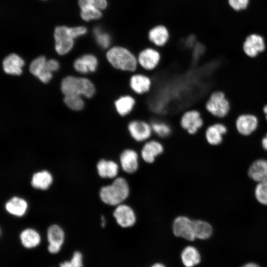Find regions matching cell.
<instances>
[{"label":"cell","mask_w":267,"mask_h":267,"mask_svg":"<svg viewBox=\"0 0 267 267\" xmlns=\"http://www.w3.org/2000/svg\"><path fill=\"white\" fill-rule=\"evenodd\" d=\"M106 56L111 66L118 71L131 74L139 69L136 56L125 47H112L107 51Z\"/></svg>","instance_id":"1"},{"label":"cell","mask_w":267,"mask_h":267,"mask_svg":"<svg viewBox=\"0 0 267 267\" xmlns=\"http://www.w3.org/2000/svg\"><path fill=\"white\" fill-rule=\"evenodd\" d=\"M130 194V187L125 178L117 177L111 184L103 186L99 191V197L106 204L116 206L123 203Z\"/></svg>","instance_id":"2"},{"label":"cell","mask_w":267,"mask_h":267,"mask_svg":"<svg viewBox=\"0 0 267 267\" xmlns=\"http://www.w3.org/2000/svg\"><path fill=\"white\" fill-rule=\"evenodd\" d=\"M61 88L65 95H83L92 97L95 93L93 84L88 79L68 76L62 81Z\"/></svg>","instance_id":"3"},{"label":"cell","mask_w":267,"mask_h":267,"mask_svg":"<svg viewBox=\"0 0 267 267\" xmlns=\"http://www.w3.org/2000/svg\"><path fill=\"white\" fill-rule=\"evenodd\" d=\"M204 107L207 112L218 119L224 118L230 110L228 99L224 93L220 90L214 91L210 94Z\"/></svg>","instance_id":"4"},{"label":"cell","mask_w":267,"mask_h":267,"mask_svg":"<svg viewBox=\"0 0 267 267\" xmlns=\"http://www.w3.org/2000/svg\"><path fill=\"white\" fill-rule=\"evenodd\" d=\"M179 126L188 134L194 135L204 126V120L201 112L190 108L182 112L178 119Z\"/></svg>","instance_id":"5"},{"label":"cell","mask_w":267,"mask_h":267,"mask_svg":"<svg viewBox=\"0 0 267 267\" xmlns=\"http://www.w3.org/2000/svg\"><path fill=\"white\" fill-rule=\"evenodd\" d=\"M126 126L131 137L137 142L146 141L153 134L149 121L142 118L130 119Z\"/></svg>","instance_id":"6"},{"label":"cell","mask_w":267,"mask_h":267,"mask_svg":"<svg viewBox=\"0 0 267 267\" xmlns=\"http://www.w3.org/2000/svg\"><path fill=\"white\" fill-rule=\"evenodd\" d=\"M153 82L146 72L136 71L130 74L128 86L130 91L137 96L145 95L153 88Z\"/></svg>","instance_id":"7"},{"label":"cell","mask_w":267,"mask_h":267,"mask_svg":"<svg viewBox=\"0 0 267 267\" xmlns=\"http://www.w3.org/2000/svg\"><path fill=\"white\" fill-rule=\"evenodd\" d=\"M136 57L139 68L146 73L154 71L161 64V54L153 48L147 47L142 49Z\"/></svg>","instance_id":"8"},{"label":"cell","mask_w":267,"mask_h":267,"mask_svg":"<svg viewBox=\"0 0 267 267\" xmlns=\"http://www.w3.org/2000/svg\"><path fill=\"white\" fill-rule=\"evenodd\" d=\"M172 230L174 235L188 241H193L196 238L194 234L193 220L187 217L180 216L174 221Z\"/></svg>","instance_id":"9"},{"label":"cell","mask_w":267,"mask_h":267,"mask_svg":"<svg viewBox=\"0 0 267 267\" xmlns=\"http://www.w3.org/2000/svg\"><path fill=\"white\" fill-rule=\"evenodd\" d=\"M137 99L131 92L124 93L114 101V105L117 114L121 118H127L134 111Z\"/></svg>","instance_id":"10"},{"label":"cell","mask_w":267,"mask_h":267,"mask_svg":"<svg viewBox=\"0 0 267 267\" xmlns=\"http://www.w3.org/2000/svg\"><path fill=\"white\" fill-rule=\"evenodd\" d=\"M54 38L56 52L60 55H64L69 52L74 45V39L69 34L68 27L59 26L55 28Z\"/></svg>","instance_id":"11"},{"label":"cell","mask_w":267,"mask_h":267,"mask_svg":"<svg viewBox=\"0 0 267 267\" xmlns=\"http://www.w3.org/2000/svg\"><path fill=\"white\" fill-rule=\"evenodd\" d=\"M266 49L264 38L258 34H253L247 37L242 44L244 53L250 58H255Z\"/></svg>","instance_id":"12"},{"label":"cell","mask_w":267,"mask_h":267,"mask_svg":"<svg viewBox=\"0 0 267 267\" xmlns=\"http://www.w3.org/2000/svg\"><path fill=\"white\" fill-rule=\"evenodd\" d=\"M113 215L117 224L123 228L132 227L136 222V217L134 210L125 204L116 206Z\"/></svg>","instance_id":"13"},{"label":"cell","mask_w":267,"mask_h":267,"mask_svg":"<svg viewBox=\"0 0 267 267\" xmlns=\"http://www.w3.org/2000/svg\"><path fill=\"white\" fill-rule=\"evenodd\" d=\"M258 118L255 115L250 113L240 115L235 121V127L237 132L244 136L253 134L258 129Z\"/></svg>","instance_id":"14"},{"label":"cell","mask_w":267,"mask_h":267,"mask_svg":"<svg viewBox=\"0 0 267 267\" xmlns=\"http://www.w3.org/2000/svg\"><path fill=\"white\" fill-rule=\"evenodd\" d=\"M227 131V128L224 124L221 122L213 123L205 128V139L210 145H219L223 142L224 136Z\"/></svg>","instance_id":"15"},{"label":"cell","mask_w":267,"mask_h":267,"mask_svg":"<svg viewBox=\"0 0 267 267\" xmlns=\"http://www.w3.org/2000/svg\"><path fill=\"white\" fill-rule=\"evenodd\" d=\"M30 72L42 82L46 83L52 78L51 71L47 65V61L43 56H39L32 61L30 65Z\"/></svg>","instance_id":"16"},{"label":"cell","mask_w":267,"mask_h":267,"mask_svg":"<svg viewBox=\"0 0 267 267\" xmlns=\"http://www.w3.org/2000/svg\"><path fill=\"white\" fill-rule=\"evenodd\" d=\"M47 237L48 251L52 254L58 253L64 242V233L62 228L57 224L50 225L47 229Z\"/></svg>","instance_id":"17"},{"label":"cell","mask_w":267,"mask_h":267,"mask_svg":"<svg viewBox=\"0 0 267 267\" xmlns=\"http://www.w3.org/2000/svg\"><path fill=\"white\" fill-rule=\"evenodd\" d=\"M120 164L125 172L128 174L135 172L138 168V156L136 151L131 148L124 150L120 156Z\"/></svg>","instance_id":"18"},{"label":"cell","mask_w":267,"mask_h":267,"mask_svg":"<svg viewBox=\"0 0 267 267\" xmlns=\"http://www.w3.org/2000/svg\"><path fill=\"white\" fill-rule=\"evenodd\" d=\"M164 149L163 144L158 140H148L144 143L140 155L145 162L152 163L158 156L163 152Z\"/></svg>","instance_id":"19"},{"label":"cell","mask_w":267,"mask_h":267,"mask_svg":"<svg viewBox=\"0 0 267 267\" xmlns=\"http://www.w3.org/2000/svg\"><path fill=\"white\" fill-rule=\"evenodd\" d=\"M248 174L253 180L258 182L267 181V160L258 159L250 165Z\"/></svg>","instance_id":"20"},{"label":"cell","mask_w":267,"mask_h":267,"mask_svg":"<svg viewBox=\"0 0 267 267\" xmlns=\"http://www.w3.org/2000/svg\"><path fill=\"white\" fill-rule=\"evenodd\" d=\"M98 61L95 56L86 54L77 59L74 63L75 69L82 73L94 72L97 67Z\"/></svg>","instance_id":"21"},{"label":"cell","mask_w":267,"mask_h":267,"mask_svg":"<svg viewBox=\"0 0 267 267\" xmlns=\"http://www.w3.org/2000/svg\"><path fill=\"white\" fill-rule=\"evenodd\" d=\"M24 65L23 59L15 53L8 55L3 61V68L7 74L19 75Z\"/></svg>","instance_id":"22"},{"label":"cell","mask_w":267,"mask_h":267,"mask_svg":"<svg viewBox=\"0 0 267 267\" xmlns=\"http://www.w3.org/2000/svg\"><path fill=\"white\" fill-rule=\"evenodd\" d=\"M153 133L161 138H166L171 135L173 132L170 123L165 119L158 117L152 118L149 120Z\"/></svg>","instance_id":"23"},{"label":"cell","mask_w":267,"mask_h":267,"mask_svg":"<svg viewBox=\"0 0 267 267\" xmlns=\"http://www.w3.org/2000/svg\"><path fill=\"white\" fill-rule=\"evenodd\" d=\"M99 176L102 178H116L119 172V166L112 160L101 159L96 165Z\"/></svg>","instance_id":"24"},{"label":"cell","mask_w":267,"mask_h":267,"mask_svg":"<svg viewBox=\"0 0 267 267\" xmlns=\"http://www.w3.org/2000/svg\"><path fill=\"white\" fill-rule=\"evenodd\" d=\"M27 207L28 204L26 201L17 196L12 197L5 205L6 211L17 217L23 216L27 211Z\"/></svg>","instance_id":"25"},{"label":"cell","mask_w":267,"mask_h":267,"mask_svg":"<svg viewBox=\"0 0 267 267\" xmlns=\"http://www.w3.org/2000/svg\"><path fill=\"white\" fill-rule=\"evenodd\" d=\"M181 259L185 267H193L200 263L201 257L196 248L192 246H188L182 250Z\"/></svg>","instance_id":"26"},{"label":"cell","mask_w":267,"mask_h":267,"mask_svg":"<svg viewBox=\"0 0 267 267\" xmlns=\"http://www.w3.org/2000/svg\"><path fill=\"white\" fill-rule=\"evenodd\" d=\"M52 182L51 174L45 170L35 173L32 178L31 185L36 189H47Z\"/></svg>","instance_id":"27"},{"label":"cell","mask_w":267,"mask_h":267,"mask_svg":"<svg viewBox=\"0 0 267 267\" xmlns=\"http://www.w3.org/2000/svg\"><path fill=\"white\" fill-rule=\"evenodd\" d=\"M22 244L27 248H34L39 244L41 237L39 233L32 228H27L23 230L20 235Z\"/></svg>","instance_id":"28"},{"label":"cell","mask_w":267,"mask_h":267,"mask_svg":"<svg viewBox=\"0 0 267 267\" xmlns=\"http://www.w3.org/2000/svg\"><path fill=\"white\" fill-rule=\"evenodd\" d=\"M148 37L149 40L155 45L162 46L168 40L169 33L165 27L158 26L149 32Z\"/></svg>","instance_id":"29"},{"label":"cell","mask_w":267,"mask_h":267,"mask_svg":"<svg viewBox=\"0 0 267 267\" xmlns=\"http://www.w3.org/2000/svg\"><path fill=\"white\" fill-rule=\"evenodd\" d=\"M194 234L196 238L206 239L209 238L213 233V228L208 222L200 220H193Z\"/></svg>","instance_id":"30"},{"label":"cell","mask_w":267,"mask_h":267,"mask_svg":"<svg viewBox=\"0 0 267 267\" xmlns=\"http://www.w3.org/2000/svg\"><path fill=\"white\" fill-rule=\"evenodd\" d=\"M80 15L84 20L89 21L99 19L102 13L94 5H89L81 8Z\"/></svg>","instance_id":"31"},{"label":"cell","mask_w":267,"mask_h":267,"mask_svg":"<svg viewBox=\"0 0 267 267\" xmlns=\"http://www.w3.org/2000/svg\"><path fill=\"white\" fill-rule=\"evenodd\" d=\"M95 40L98 45L103 48H108L111 44V37L100 27H95L93 30Z\"/></svg>","instance_id":"32"},{"label":"cell","mask_w":267,"mask_h":267,"mask_svg":"<svg viewBox=\"0 0 267 267\" xmlns=\"http://www.w3.org/2000/svg\"><path fill=\"white\" fill-rule=\"evenodd\" d=\"M255 195L260 203L267 206V181L258 182L255 189Z\"/></svg>","instance_id":"33"},{"label":"cell","mask_w":267,"mask_h":267,"mask_svg":"<svg viewBox=\"0 0 267 267\" xmlns=\"http://www.w3.org/2000/svg\"><path fill=\"white\" fill-rule=\"evenodd\" d=\"M64 101L69 108L74 110H80L84 107V101L80 95H65Z\"/></svg>","instance_id":"34"},{"label":"cell","mask_w":267,"mask_h":267,"mask_svg":"<svg viewBox=\"0 0 267 267\" xmlns=\"http://www.w3.org/2000/svg\"><path fill=\"white\" fill-rule=\"evenodd\" d=\"M60 267H83L82 255L79 251L74 252L72 259L60 265Z\"/></svg>","instance_id":"35"},{"label":"cell","mask_w":267,"mask_h":267,"mask_svg":"<svg viewBox=\"0 0 267 267\" xmlns=\"http://www.w3.org/2000/svg\"><path fill=\"white\" fill-rule=\"evenodd\" d=\"M87 32V29L84 26L68 27L69 34L73 39L84 35Z\"/></svg>","instance_id":"36"},{"label":"cell","mask_w":267,"mask_h":267,"mask_svg":"<svg viewBox=\"0 0 267 267\" xmlns=\"http://www.w3.org/2000/svg\"><path fill=\"white\" fill-rule=\"evenodd\" d=\"M229 5L234 10L239 11L245 9L249 0H228Z\"/></svg>","instance_id":"37"},{"label":"cell","mask_w":267,"mask_h":267,"mask_svg":"<svg viewBox=\"0 0 267 267\" xmlns=\"http://www.w3.org/2000/svg\"><path fill=\"white\" fill-rule=\"evenodd\" d=\"M47 65L51 72L57 70L59 67L58 62L54 59H50L48 60Z\"/></svg>","instance_id":"38"},{"label":"cell","mask_w":267,"mask_h":267,"mask_svg":"<svg viewBox=\"0 0 267 267\" xmlns=\"http://www.w3.org/2000/svg\"><path fill=\"white\" fill-rule=\"evenodd\" d=\"M95 6L100 10L105 9L107 5L106 0H95Z\"/></svg>","instance_id":"39"},{"label":"cell","mask_w":267,"mask_h":267,"mask_svg":"<svg viewBox=\"0 0 267 267\" xmlns=\"http://www.w3.org/2000/svg\"><path fill=\"white\" fill-rule=\"evenodd\" d=\"M95 0H79L78 3L80 8L89 5H94ZM95 6V5H94Z\"/></svg>","instance_id":"40"},{"label":"cell","mask_w":267,"mask_h":267,"mask_svg":"<svg viewBox=\"0 0 267 267\" xmlns=\"http://www.w3.org/2000/svg\"><path fill=\"white\" fill-rule=\"evenodd\" d=\"M262 148L267 151V133L263 136L261 141Z\"/></svg>","instance_id":"41"},{"label":"cell","mask_w":267,"mask_h":267,"mask_svg":"<svg viewBox=\"0 0 267 267\" xmlns=\"http://www.w3.org/2000/svg\"><path fill=\"white\" fill-rule=\"evenodd\" d=\"M242 267H260L258 265L254 263H249L242 266Z\"/></svg>","instance_id":"42"},{"label":"cell","mask_w":267,"mask_h":267,"mask_svg":"<svg viewBox=\"0 0 267 267\" xmlns=\"http://www.w3.org/2000/svg\"><path fill=\"white\" fill-rule=\"evenodd\" d=\"M263 111L265 115L266 120L267 121V104L264 106L263 108Z\"/></svg>","instance_id":"43"},{"label":"cell","mask_w":267,"mask_h":267,"mask_svg":"<svg viewBox=\"0 0 267 267\" xmlns=\"http://www.w3.org/2000/svg\"><path fill=\"white\" fill-rule=\"evenodd\" d=\"M151 267H166L164 265L161 263H156L154 264Z\"/></svg>","instance_id":"44"}]
</instances>
